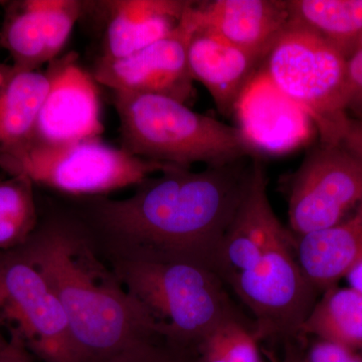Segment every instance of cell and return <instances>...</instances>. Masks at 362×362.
I'll list each match as a JSON object with an SVG mask.
<instances>
[{
  "label": "cell",
  "mask_w": 362,
  "mask_h": 362,
  "mask_svg": "<svg viewBox=\"0 0 362 362\" xmlns=\"http://www.w3.org/2000/svg\"><path fill=\"white\" fill-rule=\"evenodd\" d=\"M107 362H197L194 350L154 337L138 343Z\"/></svg>",
  "instance_id": "cell-24"
},
{
  "label": "cell",
  "mask_w": 362,
  "mask_h": 362,
  "mask_svg": "<svg viewBox=\"0 0 362 362\" xmlns=\"http://www.w3.org/2000/svg\"><path fill=\"white\" fill-rule=\"evenodd\" d=\"M300 334L362 351V295L352 288L331 287L305 319Z\"/></svg>",
  "instance_id": "cell-19"
},
{
  "label": "cell",
  "mask_w": 362,
  "mask_h": 362,
  "mask_svg": "<svg viewBox=\"0 0 362 362\" xmlns=\"http://www.w3.org/2000/svg\"><path fill=\"white\" fill-rule=\"evenodd\" d=\"M9 332L6 346L0 349V362H33V354L20 335L11 330Z\"/></svg>",
  "instance_id": "cell-27"
},
{
  "label": "cell",
  "mask_w": 362,
  "mask_h": 362,
  "mask_svg": "<svg viewBox=\"0 0 362 362\" xmlns=\"http://www.w3.org/2000/svg\"><path fill=\"white\" fill-rule=\"evenodd\" d=\"M252 162L251 180L214 270L251 312L259 339L293 337L315 305L317 290L300 268L294 238L271 206L263 164L258 157Z\"/></svg>",
  "instance_id": "cell-3"
},
{
  "label": "cell",
  "mask_w": 362,
  "mask_h": 362,
  "mask_svg": "<svg viewBox=\"0 0 362 362\" xmlns=\"http://www.w3.org/2000/svg\"><path fill=\"white\" fill-rule=\"evenodd\" d=\"M112 270L156 324L158 337L195 350L221 324L246 321L211 267L187 259H112Z\"/></svg>",
  "instance_id": "cell-4"
},
{
  "label": "cell",
  "mask_w": 362,
  "mask_h": 362,
  "mask_svg": "<svg viewBox=\"0 0 362 362\" xmlns=\"http://www.w3.org/2000/svg\"><path fill=\"white\" fill-rule=\"evenodd\" d=\"M0 314L40 361L78 362L56 293L18 249L0 252Z\"/></svg>",
  "instance_id": "cell-8"
},
{
  "label": "cell",
  "mask_w": 362,
  "mask_h": 362,
  "mask_svg": "<svg viewBox=\"0 0 362 362\" xmlns=\"http://www.w3.org/2000/svg\"><path fill=\"white\" fill-rule=\"evenodd\" d=\"M47 40L49 63L58 58L83 14L82 0H35Z\"/></svg>",
  "instance_id": "cell-23"
},
{
  "label": "cell",
  "mask_w": 362,
  "mask_h": 362,
  "mask_svg": "<svg viewBox=\"0 0 362 362\" xmlns=\"http://www.w3.org/2000/svg\"><path fill=\"white\" fill-rule=\"evenodd\" d=\"M298 263L317 291H325L362 259V202L349 220L294 238Z\"/></svg>",
  "instance_id": "cell-16"
},
{
  "label": "cell",
  "mask_w": 362,
  "mask_h": 362,
  "mask_svg": "<svg viewBox=\"0 0 362 362\" xmlns=\"http://www.w3.org/2000/svg\"><path fill=\"white\" fill-rule=\"evenodd\" d=\"M168 166L131 156L100 138L56 145L30 142L0 158V168L9 176L81 199L135 187Z\"/></svg>",
  "instance_id": "cell-7"
},
{
  "label": "cell",
  "mask_w": 362,
  "mask_h": 362,
  "mask_svg": "<svg viewBox=\"0 0 362 362\" xmlns=\"http://www.w3.org/2000/svg\"><path fill=\"white\" fill-rule=\"evenodd\" d=\"M290 21L349 59L362 37V0H287Z\"/></svg>",
  "instance_id": "cell-18"
},
{
  "label": "cell",
  "mask_w": 362,
  "mask_h": 362,
  "mask_svg": "<svg viewBox=\"0 0 362 362\" xmlns=\"http://www.w3.org/2000/svg\"><path fill=\"white\" fill-rule=\"evenodd\" d=\"M49 85L47 71L0 63V158L30 142Z\"/></svg>",
  "instance_id": "cell-17"
},
{
  "label": "cell",
  "mask_w": 362,
  "mask_h": 362,
  "mask_svg": "<svg viewBox=\"0 0 362 362\" xmlns=\"http://www.w3.org/2000/svg\"><path fill=\"white\" fill-rule=\"evenodd\" d=\"M0 30L2 49L11 54L14 68L39 71L40 66L49 64L44 25L35 0L11 2Z\"/></svg>",
  "instance_id": "cell-20"
},
{
  "label": "cell",
  "mask_w": 362,
  "mask_h": 362,
  "mask_svg": "<svg viewBox=\"0 0 362 362\" xmlns=\"http://www.w3.org/2000/svg\"><path fill=\"white\" fill-rule=\"evenodd\" d=\"M33 187L21 176L0 178V252L23 246L39 223Z\"/></svg>",
  "instance_id": "cell-21"
},
{
  "label": "cell",
  "mask_w": 362,
  "mask_h": 362,
  "mask_svg": "<svg viewBox=\"0 0 362 362\" xmlns=\"http://www.w3.org/2000/svg\"><path fill=\"white\" fill-rule=\"evenodd\" d=\"M189 4L183 0L83 1L81 20L89 18L99 30L98 59H118L169 35L180 25Z\"/></svg>",
  "instance_id": "cell-13"
},
{
  "label": "cell",
  "mask_w": 362,
  "mask_h": 362,
  "mask_svg": "<svg viewBox=\"0 0 362 362\" xmlns=\"http://www.w3.org/2000/svg\"><path fill=\"white\" fill-rule=\"evenodd\" d=\"M90 247L84 223L76 216L39 221L18 249L56 293L78 361L107 362L158 334L147 312Z\"/></svg>",
  "instance_id": "cell-2"
},
{
  "label": "cell",
  "mask_w": 362,
  "mask_h": 362,
  "mask_svg": "<svg viewBox=\"0 0 362 362\" xmlns=\"http://www.w3.org/2000/svg\"><path fill=\"white\" fill-rule=\"evenodd\" d=\"M0 49H2V45H1V30H0Z\"/></svg>",
  "instance_id": "cell-31"
},
{
  "label": "cell",
  "mask_w": 362,
  "mask_h": 362,
  "mask_svg": "<svg viewBox=\"0 0 362 362\" xmlns=\"http://www.w3.org/2000/svg\"><path fill=\"white\" fill-rule=\"evenodd\" d=\"M187 11L166 37L118 59H97L92 76L112 92L160 95L187 104L194 97V78L188 65V47L195 32Z\"/></svg>",
  "instance_id": "cell-10"
},
{
  "label": "cell",
  "mask_w": 362,
  "mask_h": 362,
  "mask_svg": "<svg viewBox=\"0 0 362 362\" xmlns=\"http://www.w3.org/2000/svg\"><path fill=\"white\" fill-rule=\"evenodd\" d=\"M358 47H362V37H361V42H359Z\"/></svg>",
  "instance_id": "cell-32"
},
{
  "label": "cell",
  "mask_w": 362,
  "mask_h": 362,
  "mask_svg": "<svg viewBox=\"0 0 362 362\" xmlns=\"http://www.w3.org/2000/svg\"><path fill=\"white\" fill-rule=\"evenodd\" d=\"M252 166L245 159L201 171L168 165L125 199L85 197L78 218L112 259H187L214 270Z\"/></svg>",
  "instance_id": "cell-1"
},
{
  "label": "cell",
  "mask_w": 362,
  "mask_h": 362,
  "mask_svg": "<svg viewBox=\"0 0 362 362\" xmlns=\"http://www.w3.org/2000/svg\"><path fill=\"white\" fill-rule=\"evenodd\" d=\"M77 59L68 54L49 64L51 85L30 142L66 144L100 138L103 132L99 84Z\"/></svg>",
  "instance_id": "cell-11"
},
{
  "label": "cell",
  "mask_w": 362,
  "mask_h": 362,
  "mask_svg": "<svg viewBox=\"0 0 362 362\" xmlns=\"http://www.w3.org/2000/svg\"><path fill=\"white\" fill-rule=\"evenodd\" d=\"M362 202V165L341 146L321 144L293 175L288 218L295 237L341 223Z\"/></svg>",
  "instance_id": "cell-9"
},
{
  "label": "cell",
  "mask_w": 362,
  "mask_h": 362,
  "mask_svg": "<svg viewBox=\"0 0 362 362\" xmlns=\"http://www.w3.org/2000/svg\"><path fill=\"white\" fill-rule=\"evenodd\" d=\"M362 121V47L347 59V112Z\"/></svg>",
  "instance_id": "cell-25"
},
{
  "label": "cell",
  "mask_w": 362,
  "mask_h": 362,
  "mask_svg": "<svg viewBox=\"0 0 362 362\" xmlns=\"http://www.w3.org/2000/svg\"><path fill=\"white\" fill-rule=\"evenodd\" d=\"M121 148L143 160L218 168L257 157L235 126L160 95L113 92Z\"/></svg>",
  "instance_id": "cell-5"
},
{
  "label": "cell",
  "mask_w": 362,
  "mask_h": 362,
  "mask_svg": "<svg viewBox=\"0 0 362 362\" xmlns=\"http://www.w3.org/2000/svg\"><path fill=\"white\" fill-rule=\"evenodd\" d=\"M195 30L211 33L264 62L290 21L287 1L214 0L192 2Z\"/></svg>",
  "instance_id": "cell-14"
},
{
  "label": "cell",
  "mask_w": 362,
  "mask_h": 362,
  "mask_svg": "<svg viewBox=\"0 0 362 362\" xmlns=\"http://www.w3.org/2000/svg\"><path fill=\"white\" fill-rule=\"evenodd\" d=\"M259 70L307 114L321 144L339 146L347 114V59L316 33L290 21Z\"/></svg>",
  "instance_id": "cell-6"
},
{
  "label": "cell",
  "mask_w": 362,
  "mask_h": 362,
  "mask_svg": "<svg viewBox=\"0 0 362 362\" xmlns=\"http://www.w3.org/2000/svg\"><path fill=\"white\" fill-rule=\"evenodd\" d=\"M292 362H362V356L341 345L319 340L312 345L302 361L292 359Z\"/></svg>",
  "instance_id": "cell-26"
},
{
  "label": "cell",
  "mask_w": 362,
  "mask_h": 362,
  "mask_svg": "<svg viewBox=\"0 0 362 362\" xmlns=\"http://www.w3.org/2000/svg\"><path fill=\"white\" fill-rule=\"evenodd\" d=\"M286 362H292V359H290V361H287Z\"/></svg>",
  "instance_id": "cell-33"
},
{
  "label": "cell",
  "mask_w": 362,
  "mask_h": 362,
  "mask_svg": "<svg viewBox=\"0 0 362 362\" xmlns=\"http://www.w3.org/2000/svg\"><path fill=\"white\" fill-rule=\"evenodd\" d=\"M339 145L362 165V121L350 119Z\"/></svg>",
  "instance_id": "cell-28"
},
{
  "label": "cell",
  "mask_w": 362,
  "mask_h": 362,
  "mask_svg": "<svg viewBox=\"0 0 362 362\" xmlns=\"http://www.w3.org/2000/svg\"><path fill=\"white\" fill-rule=\"evenodd\" d=\"M349 287L362 295V259L350 269L349 273L345 276Z\"/></svg>",
  "instance_id": "cell-29"
},
{
  "label": "cell",
  "mask_w": 362,
  "mask_h": 362,
  "mask_svg": "<svg viewBox=\"0 0 362 362\" xmlns=\"http://www.w3.org/2000/svg\"></svg>",
  "instance_id": "cell-34"
},
{
  "label": "cell",
  "mask_w": 362,
  "mask_h": 362,
  "mask_svg": "<svg viewBox=\"0 0 362 362\" xmlns=\"http://www.w3.org/2000/svg\"><path fill=\"white\" fill-rule=\"evenodd\" d=\"M4 325H6V323H4V318H2L1 314H0V349L6 346L7 340H8V338L4 337V333H2V327Z\"/></svg>",
  "instance_id": "cell-30"
},
{
  "label": "cell",
  "mask_w": 362,
  "mask_h": 362,
  "mask_svg": "<svg viewBox=\"0 0 362 362\" xmlns=\"http://www.w3.org/2000/svg\"><path fill=\"white\" fill-rule=\"evenodd\" d=\"M238 129L254 152L282 156L303 146L316 130L310 117L285 96L261 70L235 104Z\"/></svg>",
  "instance_id": "cell-12"
},
{
  "label": "cell",
  "mask_w": 362,
  "mask_h": 362,
  "mask_svg": "<svg viewBox=\"0 0 362 362\" xmlns=\"http://www.w3.org/2000/svg\"><path fill=\"white\" fill-rule=\"evenodd\" d=\"M262 64L261 59L202 30H195L188 47L192 78L204 85L223 115L233 114L240 94Z\"/></svg>",
  "instance_id": "cell-15"
},
{
  "label": "cell",
  "mask_w": 362,
  "mask_h": 362,
  "mask_svg": "<svg viewBox=\"0 0 362 362\" xmlns=\"http://www.w3.org/2000/svg\"><path fill=\"white\" fill-rule=\"evenodd\" d=\"M259 338L246 321L221 324L195 349L197 362H262Z\"/></svg>",
  "instance_id": "cell-22"
}]
</instances>
